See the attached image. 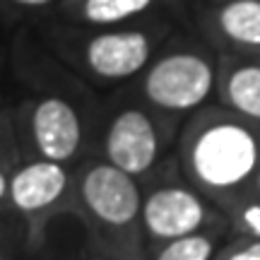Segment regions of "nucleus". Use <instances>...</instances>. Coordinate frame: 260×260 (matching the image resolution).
Returning <instances> with one entry per match:
<instances>
[{
  "label": "nucleus",
  "instance_id": "obj_13",
  "mask_svg": "<svg viewBox=\"0 0 260 260\" xmlns=\"http://www.w3.org/2000/svg\"><path fill=\"white\" fill-rule=\"evenodd\" d=\"M243 222L248 226V232L260 239V205H251L243 210Z\"/></svg>",
  "mask_w": 260,
  "mask_h": 260
},
{
  "label": "nucleus",
  "instance_id": "obj_1",
  "mask_svg": "<svg viewBox=\"0 0 260 260\" xmlns=\"http://www.w3.org/2000/svg\"><path fill=\"white\" fill-rule=\"evenodd\" d=\"M258 140L246 125L214 123L195 138L190 147V169L207 188H236L258 169Z\"/></svg>",
  "mask_w": 260,
  "mask_h": 260
},
{
  "label": "nucleus",
  "instance_id": "obj_10",
  "mask_svg": "<svg viewBox=\"0 0 260 260\" xmlns=\"http://www.w3.org/2000/svg\"><path fill=\"white\" fill-rule=\"evenodd\" d=\"M226 99L246 118L260 121V65H243L229 75Z\"/></svg>",
  "mask_w": 260,
  "mask_h": 260
},
{
  "label": "nucleus",
  "instance_id": "obj_15",
  "mask_svg": "<svg viewBox=\"0 0 260 260\" xmlns=\"http://www.w3.org/2000/svg\"><path fill=\"white\" fill-rule=\"evenodd\" d=\"M15 3H22V5H46L51 0H15Z\"/></svg>",
  "mask_w": 260,
  "mask_h": 260
},
{
  "label": "nucleus",
  "instance_id": "obj_12",
  "mask_svg": "<svg viewBox=\"0 0 260 260\" xmlns=\"http://www.w3.org/2000/svg\"><path fill=\"white\" fill-rule=\"evenodd\" d=\"M212 253L214 246L207 236L190 234L169 241L157 255V260H212Z\"/></svg>",
  "mask_w": 260,
  "mask_h": 260
},
{
  "label": "nucleus",
  "instance_id": "obj_16",
  "mask_svg": "<svg viewBox=\"0 0 260 260\" xmlns=\"http://www.w3.org/2000/svg\"><path fill=\"white\" fill-rule=\"evenodd\" d=\"M5 190H8V183H5V176L0 174V198L5 195Z\"/></svg>",
  "mask_w": 260,
  "mask_h": 260
},
{
  "label": "nucleus",
  "instance_id": "obj_4",
  "mask_svg": "<svg viewBox=\"0 0 260 260\" xmlns=\"http://www.w3.org/2000/svg\"><path fill=\"white\" fill-rule=\"evenodd\" d=\"M159 152L157 130L152 125L147 113L138 109L121 111L111 121L106 133V157L109 164L121 169L130 176L145 174Z\"/></svg>",
  "mask_w": 260,
  "mask_h": 260
},
{
  "label": "nucleus",
  "instance_id": "obj_9",
  "mask_svg": "<svg viewBox=\"0 0 260 260\" xmlns=\"http://www.w3.org/2000/svg\"><path fill=\"white\" fill-rule=\"evenodd\" d=\"M219 27L236 44L260 46V0H232L219 12Z\"/></svg>",
  "mask_w": 260,
  "mask_h": 260
},
{
  "label": "nucleus",
  "instance_id": "obj_6",
  "mask_svg": "<svg viewBox=\"0 0 260 260\" xmlns=\"http://www.w3.org/2000/svg\"><path fill=\"white\" fill-rule=\"evenodd\" d=\"M149 60V39L142 31L99 34L87 46V65L106 80H125Z\"/></svg>",
  "mask_w": 260,
  "mask_h": 260
},
{
  "label": "nucleus",
  "instance_id": "obj_8",
  "mask_svg": "<svg viewBox=\"0 0 260 260\" xmlns=\"http://www.w3.org/2000/svg\"><path fill=\"white\" fill-rule=\"evenodd\" d=\"M68 176L58 161H34L19 171L10 183V195L12 203L17 205L22 212H37L44 210L51 203H56L63 195Z\"/></svg>",
  "mask_w": 260,
  "mask_h": 260
},
{
  "label": "nucleus",
  "instance_id": "obj_14",
  "mask_svg": "<svg viewBox=\"0 0 260 260\" xmlns=\"http://www.w3.org/2000/svg\"><path fill=\"white\" fill-rule=\"evenodd\" d=\"M229 260H260V239L248 243V246H243L241 251H236Z\"/></svg>",
  "mask_w": 260,
  "mask_h": 260
},
{
  "label": "nucleus",
  "instance_id": "obj_11",
  "mask_svg": "<svg viewBox=\"0 0 260 260\" xmlns=\"http://www.w3.org/2000/svg\"><path fill=\"white\" fill-rule=\"evenodd\" d=\"M152 5V0H84V17L94 24H116L135 17Z\"/></svg>",
  "mask_w": 260,
  "mask_h": 260
},
{
  "label": "nucleus",
  "instance_id": "obj_5",
  "mask_svg": "<svg viewBox=\"0 0 260 260\" xmlns=\"http://www.w3.org/2000/svg\"><path fill=\"white\" fill-rule=\"evenodd\" d=\"M140 214L152 236L174 241L181 236L198 234L205 222V205L193 190L169 186L149 193L142 203Z\"/></svg>",
  "mask_w": 260,
  "mask_h": 260
},
{
  "label": "nucleus",
  "instance_id": "obj_3",
  "mask_svg": "<svg viewBox=\"0 0 260 260\" xmlns=\"http://www.w3.org/2000/svg\"><path fill=\"white\" fill-rule=\"evenodd\" d=\"M80 193L94 217L111 226H125L142 210V195L135 178L113 164H96L89 169Z\"/></svg>",
  "mask_w": 260,
  "mask_h": 260
},
{
  "label": "nucleus",
  "instance_id": "obj_7",
  "mask_svg": "<svg viewBox=\"0 0 260 260\" xmlns=\"http://www.w3.org/2000/svg\"><path fill=\"white\" fill-rule=\"evenodd\" d=\"M34 140L48 161L73 157L82 140V125L73 106L63 99H44L34 111Z\"/></svg>",
  "mask_w": 260,
  "mask_h": 260
},
{
  "label": "nucleus",
  "instance_id": "obj_2",
  "mask_svg": "<svg viewBox=\"0 0 260 260\" xmlns=\"http://www.w3.org/2000/svg\"><path fill=\"white\" fill-rule=\"evenodd\" d=\"M214 73L205 58L195 53H174L149 68L145 94L159 109L190 111L210 96Z\"/></svg>",
  "mask_w": 260,
  "mask_h": 260
}]
</instances>
